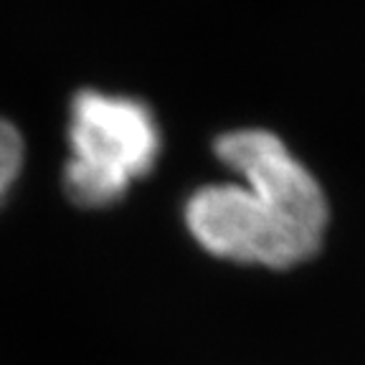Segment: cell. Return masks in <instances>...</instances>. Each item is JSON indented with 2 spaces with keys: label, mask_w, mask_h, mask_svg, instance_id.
Listing matches in <instances>:
<instances>
[{
  "label": "cell",
  "mask_w": 365,
  "mask_h": 365,
  "mask_svg": "<svg viewBox=\"0 0 365 365\" xmlns=\"http://www.w3.org/2000/svg\"><path fill=\"white\" fill-rule=\"evenodd\" d=\"M23 163L21 132L8 120H0V200L6 198L8 188L16 182Z\"/></svg>",
  "instance_id": "obj_4"
},
{
  "label": "cell",
  "mask_w": 365,
  "mask_h": 365,
  "mask_svg": "<svg viewBox=\"0 0 365 365\" xmlns=\"http://www.w3.org/2000/svg\"><path fill=\"white\" fill-rule=\"evenodd\" d=\"M218 158L241 173L251 190L279 205L297 223L325 236L327 200L312 173L267 130H236L218 137Z\"/></svg>",
  "instance_id": "obj_3"
},
{
  "label": "cell",
  "mask_w": 365,
  "mask_h": 365,
  "mask_svg": "<svg viewBox=\"0 0 365 365\" xmlns=\"http://www.w3.org/2000/svg\"><path fill=\"white\" fill-rule=\"evenodd\" d=\"M185 221L203 249L239 264L287 269L307 262L322 244V234L249 185H205L185 205Z\"/></svg>",
  "instance_id": "obj_2"
},
{
  "label": "cell",
  "mask_w": 365,
  "mask_h": 365,
  "mask_svg": "<svg viewBox=\"0 0 365 365\" xmlns=\"http://www.w3.org/2000/svg\"><path fill=\"white\" fill-rule=\"evenodd\" d=\"M68 140L74 158L63 170V188L74 203L102 208L125 195L160 155V130L143 102L81 91L71 104Z\"/></svg>",
  "instance_id": "obj_1"
}]
</instances>
